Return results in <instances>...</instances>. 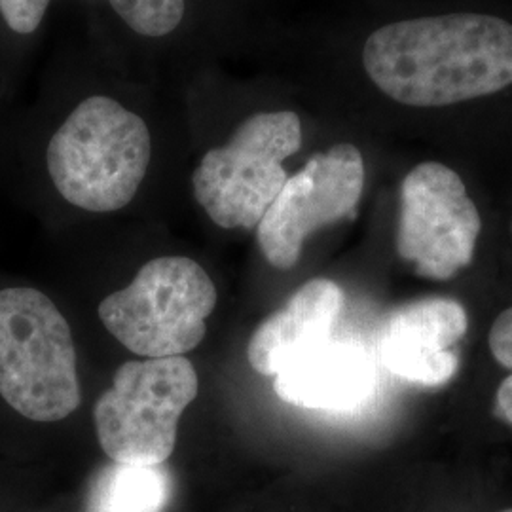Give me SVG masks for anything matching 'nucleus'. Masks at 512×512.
I'll return each instance as SVG.
<instances>
[{
    "label": "nucleus",
    "mask_w": 512,
    "mask_h": 512,
    "mask_svg": "<svg viewBox=\"0 0 512 512\" xmlns=\"http://www.w3.org/2000/svg\"><path fill=\"white\" fill-rule=\"evenodd\" d=\"M368 80L412 109H442L512 86V23L456 12L399 19L370 33L363 46Z\"/></svg>",
    "instance_id": "f257e3e1"
},
{
    "label": "nucleus",
    "mask_w": 512,
    "mask_h": 512,
    "mask_svg": "<svg viewBox=\"0 0 512 512\" xmlns=\"http://www.w3.org/2000/svg\"><path fill=\"white\" fill-rule=\"evenodd\" d=\"M150 156L145 120L110 97L93 95L55 131L46 162L67 202L90 213H112L135 198Z\"/></svg>",
    "instance_id": "f03ea898"
},
{
    "label": "nucleus",
    "mask_w": 512,
    "mask_h": 512,
    "mask_svg": "<svg viewBox=\"0 0 512 512\" xmlns=\"http://www.w3.org/2000/svg\"><path fill=\"white\" fill-rule=\"evenodd\" d=\"M0 395L42 423L63 420L80 404L71 327L37 289L0 291Z\"/></svg>",
    "instance_id": "7ed1b4c3"
},
{
    "label": "nucleus",
    "mask_w": 512,
    "mask_h": 512,
    "mask_svg": "<svg viewBox=\"0 0 512 512\" xmlns=\"http://www.w3.org/2000/svg\"><path fill=\"white\" fill-rule=\"evenodd\" d=\"M217 289L196 260L154 258L124 291L99 304V317L129 351L147 359L181 357L202 344Z\"/></svg>",
    "instance_id": "20e7f679"
},
{
    "label": "nucleus",
    "mask_w": 512,
    "mask_h": 512,
    "mask_svg": "<svg viewBox=\"0 0 512 512\" xmlns=\"http://www.w3.org/2000/svg\"><path fill=\"white\" fill-rule=\"evenodd\" d=\"M300 147L302 122L296 112H256L224 147L203 156L192 175L196 202L220 228L253 230L289 179L283 162Z\"/></svg>",
    "instance_id": "39448f33"
},
{
    "label": "nucleus",
    "mask_w": 512,
    "mask_h": 512,
    "mask_svg": "<svg viewBox=\"0 0 512 512\" xmlns=\"http://www.w3.org/2000/svg\"><path fill=\"white\" fill-rule=\"evenodd\" d=\"M198 387L196 368L184 357L124 363L93 412L103 452L114 463L164 465Z\"/></svg>",
    "instance_id": "423d86ee"
},
{
    "label": "nucleus",
    "mask_w": 512,
    "mask_h": 512,
    "mask_svg": "<svg viewBox=\"0 0 512 512\" xmlns=\"http://www.w3.org/2000/svg\"><path fill=\"white\" fill-rule=\"evenodd\" d=\"M482 232L478 207L458 173L440 162H423L401 184L397 253L414 272L448 281L475 256Z\"/></svg>",
    "instance_id": "0eeeda50"
},
{
    "label": "nucleus",
    "mask_w": 512,
    "mask_h": 512,
    "mask_svg": "<svg viewBox=\"0 0 512 512\" xmlns=\"http://www.w3.org/2000/svg\"><path fill=\"white\" fill-rule=\"evenodd\" d=\"M363 188L365 160L355 145L340 143L311 156L256 226L262 255L277 270H291L310 234L355 215Z\"/></svg>",
    "instance_id": "6e6552de"
},
{
    "label": "nucleus",
    "mask_w": 512,
    "mask_h": 512,
    "mask_svg": "<svg viewBox=\"0 0 512 512\" xmlns=\"http://www.w3.org/2000/svg\"><path fill=\"white\" fill-rule=\"evenodd\" d=\"M469 315L452 298H421L391 311L380 329L378 355L410 384H448L459 370L456 346L467 334Z\"/></svg>",
    "instance_id": "1a4fd4ad"
},
{
    "label": "nucleus",
    "mask_w": 512,
    "mask_h": 512,
    "mask_svg": "<svg viewBox=\"0 0 512 512\" xmlns=\"http://www.w3.org/2000/svg\"><path fill=\"white\" fill-rule=\"evenodd\" d=\"M376 387L378 370L370 353L361 344L332 338L296 357L274 382L283 403L323 412L357 410Z\"/></svg>",
    "instance_id": "9d476101"
},
{
    "label": "nucleus",
    "mask_w": 512,
    "mask_h": 512,
    "mask_svg": "<svg viewBox=\"0 0 512 512\" xmlns=\"http://www.w3.org/2000/svg\"><path fill=\"white\" fill-rule=\"evenodd\" d=\"M344 306L342 289L330 279H311L251 336L249 363L258 374L277 376L285 366L330 338Z\"/></svg>",
    "instance_id": "9b49d317"
},
{
    "label": "nucleus",
    "mask_w": 512,
    "mask_h": 512,
    "mask_svg": "<svg viewBox=\"0 0 512 512\" xmlns=\"http://www.w3.org/2000/svg\"><path fill=\"white\" fill-rule=\"evenodd\" d=\"M171 478L162 465L110 463L93 480L88 512H164Z\"/></svg>",
    "instance_id": "f8f14e48"
},
{
    "label": "nucleus",
    "mask_w": 512,
    "mask_h": 512,
    "mask_svg": "<svg viewBox=\"0 0 512 512\" xmlns=\"http://www.w3.org/2000/svg\"><path fill=\"white\" fill-rule=\"evenodd\" d=\"M129 29L143 37L160 38L173 33L184 18L186 0H109Z\"/></svg>",
    "instance_id": "ddd939ff"
},
{
    "label": "nucleus",
    "mask_w": 512,
    "mask_h": 512,
    "mask_svg": "<svg viewBox=\"0 0 512 512\" xmlns=\"http://www.w3.org/2000/svg\"><path fill=\"white\" fill-rule=\"evenodd\" d=\"M48 6L50 0H0V14L14 33L31 35L40 27Z\"/></svg>",
    "instance_id": "4468645a"
},
{
    "label": "nucleus",
    "mask_w": 512,
    "mask_h": 512,
    "mask_svg": "<svg viewBox=\"0 0 512 512\" xmlns=\"http://www.w3.org/2000/svg\"><path fill=\"white\" fill-rule=\"evenodd\" d=\"M488 344L495 361L512 370V308L499 313L488 334Z\"/></svg>",
    "instance_id": "2eb2a0df"
},
{
    "label": "nucleus",
    "mask_w": 512,
    "mask_h": 512,
    "mask_svg": "<svg viewBox=\"0 0 512 512\" xmlns=\"http://www.w3.org/2000/svg\"><path fill=\"white\" fill-rule=\"evenodd\" d=\"M495 414L512 427V374L497 387Z\"/></svg>",
    "instance_id": "dca6fc26"
},
{
    "label": "nucleus",
    "mask_w": 512,
    "mask_h": 512,
    "mask_svg": "<svg viewBox=\"0 0 512 512\" xmlns=\"http://www.w3.org/2000/svg\"><path fill=\"white\" fill-rule=\"evenodd\" d=\"M501 512H512V509H505V511H501Z\"/></svg>",
    "instance_id": "f3484780"
},
{
    "label": "nucleus",
    "mask_w": 512,
    "mask_h": 512,
    "mask_svg": "<svg viewBox=\"0 0 512 512\" xmlns=\"http://www.w3.org/2000/svg\"><path fill=\"white\" fill-rule=\"evenodd\" d=\"M511 230H512V224H511Z\"/></svg>",
    "instance_id": "a211bd4d"
}]
</instances>
